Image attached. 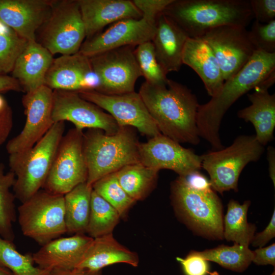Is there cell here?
<instances>
[{
  "label": "cell",
  "instance_id": "obj_46",
  "mask_svg": "<svg viewBox=\"0 0 275 275\" xmlns=\"http://www.w3.org/2000/svg\"><path fill=\"white\" fill-rule=\"evenodd\" d=\"M267 151V158L268 162L269 175L274 186H275V149L272 146H268Z\"/></svg>",
  "mask_w": 275,
  "mask_h": 275
},
{
  "label": "cell",
  "instance_id": "obj_33",
  "mask_svg": "<svg viewBox=\"0 0 275 275\" xmlns=\"http://www.w3.org/2000/svg\"><path fill=\"white\" fill-rule=\"evenodd\" d=\"M32 254H22L13 241L0 236V267L9 270L14 275H48L50 270L35 265Z\"/></svg>",
  "mask_w": 275,
  "mask_h": 275
},
{
  "label": "cell",
  "instance_id": "obj_11",
  "mask_svg": "<svg viewBox=\"0 0 275 275\" xmlns=\"http://www.w3.org/2000/svg\"><path fill=\"white\" fill-rule=\"evenodd\" d=\"M134 49L135 47L125 46L89 58L92 69L98 79L95 91L106 95L134 91L136 81L142 76Z\"/></svg>",
  "mask_w": 275,
  "mask_h": 275
},
{
  "label": "cell",
  "instance_id": "obj_39",
  "mask_svg": "<svg viewBox=\"0 0 275 275\" xmlns=\"http://www.w3.org/2000/svg\"><path fill=\"white\" fill-rule=\"evenodd\" d=\"M185 275H207L210 273L207 261L197 251H191L184 258L177 257Z\"/></svg>",
  "mask_w": 275,
  "mask_h": 275
},
{
  "label": "cell",
  "instance_id": "obj_26",
  "mask_svg": "<svg viewBox=\"0 0 275 275\" xmlns=\"http://www.w3.org/2000/svg\"><path fill=\"white\" fill-rule=\"evenodd\" d=\"M251 104L239 110L237 116L254 126L255 137L263 146L274 139L275 127V95L270 94L268 89L260 87L248 94Z\"/></svg>",
  "mask_w": 275,
  "mask_h": 275
},
{
  "label": "cell",
  "instance_id": "obj_9",
  "mask_svg": "<svg viewBox=\"0 0 275 275\" xmlns=\"http://www.w3.org/2000/svg\"><path fill=\"white\" fill-rule=\"evenodd\" d=\"M41 28V44L52 55L79 52L86 32L78 0L53 1L50 15Z\"/></svg>",
  "mask_w": 275,
  "mask_h": 275
},
{
  "label": "cell",
  "instance_id": "obj_34",
  "mask_svg": "<svg viewBox=\"0 0 275 275\" xmlns=\"http://www.w3.org/2000/svg\"><path fill=\"white\" fill-rule=\"evenodd\" d=\"M92 188L93 190L117 210L121 217H125L136 202L120 185L116 173L100 179L92 185Z\"/></svg>",
  "mask_w": 275,
  "mask_h": 275
},
{
  "label": "cell",
  "instance_id": "obj_25",
  "mask_svg": "<svg viewBox=\"0 0 275 275\" xmlns=\"http://www.w3.org/2000/svg\"><path fill=\"white\" fill-rule=\"evenodd\" d=\"M117 263L137 267L139 258L136 253L120 243L110 234L93 238L76 268L101 271L106 266Z\"/></svg>",
  "mask_w": 275,
  "mask_h": 275
},
{
  "label": "cell",
  "instance_id": "obj_14",
  "mask_svg": "<svg viewBox=\"0 0 275 275\" xmlns=\"http://www.w3.org/2000/svg\"><path fill=\"white\" fill-rule=\"evenodd\" d=\"M53 92L45 85L25 93L22 98L26 120L20 132L8 141L9 155L25 151L34 146L54 123L52 117Z\"/></svg>",
  "mask_w": 275,
  "mask_h": 275
},
{
  "label": "cell",
  "instance_id": "obj_3",
  "mask_svg": "<svg viewBox=\"0 0 275 275\" xmlns=\"http://www.w3.org/2000/svg\"><path fill=\"white\" fill-rule=\"evenodd\" d=\"M171 198L177 214L193 231L208 238H223L222 202L200 171L173 181Z\"/></svg>",
  "mask_w": 275,
  "mask_h": 275
},
{
  "label": "cell",
  "instance_id": "obj_38",
  "mask_svg": "<svg viewBox=\"0 0 275 275\" xmlns=\"http://www.w3.org/2000/svg\"><path fill=\"white\" fill-rule=\"evenodd\" d=\"M173 0H133L135 7L141 12L142 18L156 24L157 17Z\"/></svg>",
  "mask_w": 275,
  "mask_h": 275
},
{
  "label": "cell",
  "instance_id": "obj_28",
  "mask_svg": "<svg viewBox=\"0 0 275 275\" xmlns=\"http://www.w3.org/2000/svg\"><path fill=\"white\" fill-rule=\"evenodd\" d=\"M158 172L140 162L124 167L116 175L123 189L136 202L145 199L154 189Z\"/></svg>",
  "mask_w": 275,
  "mask_h": 275
},
{
  "label": "cell",
  "instance_id": "obj_4",
  "mask_svg": "<svg viewBox=\"0 0 275 275\" xmlns=\"http://www.w3.org/2000/svg\"><path fill=\"white\" fill-rule=\"evenodd\" d=\"M162 14L192 38L224 25L246 28L254 18L250 0H173Z\"/></svg>",
  "mask_w": 275,
  "mask_h": 275
},
{
  "label": "cell",
  "instance_id": "obj_1",
  "mask_svg": "<svg viewBox=\"0 0 275 275\" xmlns=\"http://www.w3.org/2000/svg\"><path fill=\"white\" fill-rule=\"evenodd\" d=\"M275 81V53L255 50L249 62L225 81L217 93L200 104L197 116L199 134L216 150L224 147L219 136L221 122L231 106L257 87L269 89Z\"/></svg>",
  "mask_w": 275,
  "mask_h": 275
},
{
  "label": "cell",
  "instance_id": "obj_27",
  "mask_svg": "<svg viewBox=\"0 0 275 275\" xmlns=\"http://www.w3.org/2000/svg\"><path fill=\"white\" fill-rule=\"evenodd\" d=\"M92 191V186L86 182L78 185L64 195L67 233H86Z\"/></svg>",
  "mask_w": 275,
  "mask_h": 275
},
{
  "label": "cell",
  "instance_id": "obj_8",
  "mask_svg": "<svg viewBox=\"0 0 275 275\" xmlns=\"http://www.w3.org/2000/svg\"><path fill=\"white\" fill-rule=\"evenodd\" d=\"M21 231L41 246L67 233L63 195L42 189L17 208Z\"/></svg>",
  "mask_w": 275,
  "mask_h": 275
},
{
  "label": "cell",
  "instance_id": "obj_31",
  "mask_svg": "<svg viewBox=\"0 0 275 275\" xmlns=\"http://www.w3.org/2000/svg\"><path fill=\"white\" fill-rule=\"evenodd\" d=\"M3 163L0 164V236L11 241L15 239L13 223L17 219L16 198L11 191L15 176L9 171L6 173Z\"/></svg>",
  "mask_w": 275,
  "mask_h": 275
},
{
  "label": "cell",
  "instance_id": "obj_5",
  "mask_svg": "<svg viewBox=\"0 0 275 275\" xmlns=\"http://www.w3.org/2000/svg\"><path fill=\"white\" fill-rule=\"evenodd\" d=\"M140 143L135 128L131 126H120L113 134L99 129H88L84 133L83 139L87 183L92 186L125 166L141 162Z\"/></svg>",
  "mask_w": 275,
  "mask_h": 275
},
{
  "label": "cell",
  "instance_id": "obj_30",
  "mask_svg": "<svg viewBox=\"0 0 275 275\" xmlns=\"http://www.w3.org/2000/svg\"><path fill=\"white\" fill-rule=\"evenodd\" d=\"M120 218L117 210L93 189L86 231L88 236L95 238L113 234Z\"/></svg>",
  "mask_w": 275,
  "mask_h": 275
},
{
  "label": "cell",
  "instance_id": "obj_18",
  "mask_svg": "<svg viewBox=\"0 0 275 275\" xmlns=\"http://www.w3.org/2000/svg\"><path fill=\"white\" fill-rule=\"evenodd\" d=\"M45 85L52 90H95L98 79L89 58L78 52L53 59L46 75Z\"/></svg>",
  "mask_w": 275,
  "mask_h": 275
},
{
  "label": "cell",
  "instance_id": "obj_16",
  "mask_svg": "<svg viewBox=\"0 0 275 275\" xmlns=\"http://www.w3.org/2000/svg\"><path fill=\"white\" fill-rule=\"evenodd\" d=\"M139 153L144 165L158 171L172 170L179 176H188L202 168L201 155L161 133L140 143Z\"/></svg>",
  "mask_w": 275,
  "mask_h": 275
},
{
  "label": "cell",
  "instance_id": "obj_29",
  "mask_svg": "<svg viewBox=\"0 0 275 275\" xmlns=\"http://www.w3.org/2000/svg\"><path fill=\"white\" fill-rule=\"evenodd\" d=\"M250 201L242 204L231 200L223 221V238L234 243L249 246L255 235L256 227L247 221V213Z\"/></svg>",
  "mask_w": 275,
  "mask_h": 275
},
{
  "label": "cell",
  "instance_id": "obj_7",
  "mask_svg": "<svg viewBox=\"0 0 275 275\" xmlns=\"http://www.w3.org/2000/svg\"><path fill=\"white\" fill-rule=\"evenodd\" d=\"M264 151L255 135H240L230 146L202 155V168L208 173L214 191L221 194L230 190L237 191L243 168L258 161Z\"/></svg>",
  "mask_w": 275,
  "mask_h": 275
},
{
  "label": "cell",
  "instance_id": "obj_48",
  "mask_svg": "<svg viewBox=\"0 0 275 275\" xmlns=\"http://www.w3.org/2000/svg\"><path fill=\"white\" fill-rule=\"evenodd\" d=\"M270 275H275L274 271Z\"/></svg>",
  "mask_w": 275,
  "mask_h": 275
},
{
  "label": "cell",
  "instance_id": "obj_2",
  "mask_svg": "<svg viewBox=\"0 0 275 275\" xmlns=\"http://www.w3.org/2000/svg\"><path fill=\"white\" fill-rule=\"evenodd\" d=\"M139 93L162 134L179 143H200L197 125L200 104L189 89L168 79L162 84L144 81Z\"/></svg>",
  "mask_w": 275,
  "mask_h": 275
},
{
  "label": "cell",
  "instance_id": "obj_15",
  "mask_svg": "<svg viewBox=\"0 0 275 275\" xmlns=\"http://www.w3.org/2000/svg\"><path fill=\"white\" fill-rule=\"evenodd\" d=\"M52 117L54 123L69 121L75 128L99 129L108 134L116 133L120 126L107 113L81 98L78 92L53 90Z\"/></svg>",
  "mask_w": 275,
  "mask_h": 275
},
{
  "label": "cell",
  "instance_id": "obj_19",
  "mask_svg": "<svg viewBox=\"0 0 275 275\" xmlns=\"http://www.w3.org/2000/svg\"><path fill=\"white\" fill-rule=\"evenodd\" d=\"M53 1L0 0V20L28 41L48 18Z\"/></svg>",
  "mask_w": 275,
  "mask_h": 275
},
{
  "label": "cell",
  "instance_id": "obj_22",
  "mask_svg": "<svg viewBox=\"0 0 275 275\" xmlns=\"http://www.w3.org/2000/svg\"><path fill=\"white\" fill-rule=\"evenodd\" d=\"M188 38L186 33L171 18L162 13L157 17L151 42L157 62L167 75L180 70Z\"/></svg>",
  "mask_w": 275,
  "mask_h": 275
},
{
  "label": "cell",
  "instance_id": "obj_21",
  "mask_svg": "<svg viewBox=\"0 0 275 275\" xmlns=\"http://www.w3.org/2000/svg\"><path fill=\"white\" fill-rule=\"evenodd\" d=\"M86 38L101 32L107 25L129 19H141V12L130 0H78Z\"/></svg>",
  "mask_w": 275,
  "mask_h": 275
},
{
  "label": "cell",
  "instance_id": "obj_47",
  "mask_svg": "<svg viewBox=\"0 0 275 275\" xmlns=\"http://www.w3.org/2000/svg\"><path fill=\"white\" fill-rule=\"evenodd\" d=\"M0 275H14L9 270L0 267Z\"/></svg>",
  "mask_w": 275,
  "mask_h": 275
},
{
  "label": "cell",
  "instance_id": "obj_12",
  "mask_svg": "<svg viewBox=\"0 0 275 275\" xmlns=\"http://www.w3.org/2000/svg\"><path fill=\"white\" fill-rule=\"evenodd\" d=\"M77 92L106 111L119 126L132 127L150 138L161 133L139 93L106 95L94 90Z\"/></svg>",
  "mask_w": 275,
  "mask_h": 275
},
{
  "label": "cell",
  "instance_id": "obj_40",
  "mask_svg": "<svg viewBox=\"0 0 275 275\" xmlns=\"http://www.w3.org/2000/svg\"><path fill=\"white\" fill-rule=\"evenodd\" d=\"M254 18L263 24L275 20V0H250Z\"/></svg>",
  "mask_w": 275,
  "mask_h": 275
},
{
  "label": "cell",
  "instance_id": "obj_43",
  "mask_svg": "<svg viewBox=\"0 0 275 275\" xmlns=\"http://www.w3.org/2000/svg\"><path fill=\"white\" fill-rule=\"evenodd\" d=\"M275 236V210L265 229L254 235L251 244L254 246L262 248Z\"/></svg>",
  "mask_w": 275,
  "mask_h": 275
},
{
  "label": "cell",
  "instance_id": "obj_6",
  "mask_svg": "<svg viewBox=\"0 0 275 275\" xmlns=\"http://www.w3.org/2000/svg\"><path fill=\"white\" fill-rule=\"evenodd\" d=\"M64 130V122L54 123L31 148L9 155L10 171L15 176L12 190L21 203L43 189Z\"/></svg>",
  "mask_w": 275,
  "mask_h": 275
},
{
  "label": "cell",
  "instance_id": "obj_17",
  "mask_svg": "<svg viewBox=\"0 0 275 275\" xmlns=\"http://www.w3.org/2000/svg\"><path fill=\"white\" fill-rule=\"evenodd\" d=\"M156 30V24L143 18H129L118 21L104 31L86 39L79 52L90 58L108 50L125 46L136 47L151 41Z\"/></svg>",
  "mask_w": 275,
  "mask_h": 275
},
{
  "label": "cell",
  "instance_id": "obj_24",
  "mask_svg": "<svg viewBox=\"0 0 275 275\" xmlns=\"http://www.w3.org/2000/svg\"><path fill=\"white\" fill-rule=\"evenodd\" d=\"M182 62L197 73L210 96L212 97L217 93L225 81L216 57L203 40L188 38Z\"/></svg>",
  "mask_w": 275,
  "mask_h": 275
},
{
  "label": "cell",
  "instance_id": "obj_44",
  "mask_svg": "<svg viewBox=\"0 0 275 275\" xmlns=\"http://www.w3.org/2000/svg\"><path fill=\"white\" fill-rule=\"evenodd\" d=\"M48 275H103L101 271H93L86 269L75 268L70 269H53Z\"/></svg>",
  "mask_w": 275,
  "mask_h": 275
},
{
  "label": "cell",
  "instance_id": "obj_32",
  "mask_svg": "<svg viewBox=\"0 0 275 275\" xmlns=\"http://www.w3.org/2000/svg\"><path fill=\"white\" fill-rule=\"evenodd\" d=\"M199 253L207 261L217 263L223 267L237 272L245 270L253 258V252L249 246L236 243L233 246L221 245Z\"/></svg>",
  "mask_w": 275,
  "mask_h": 275
},
{
  "label": "cell",
  "instance_id": "obj_13",
  "mask_svg": "<svg viewBox=\"0 0 275 275\" xmlns=\"http://www.w3.org/2000/svg\"><path fill=\"white\" fill-rule=\"evenodd\" d=\"M216 57L224 81L236 74L249 62L255 49L246 28L224 25L214 28L201 37Z\"/></svg>",
  "mask_w": 275,
  "mask_h": 275
},
{
  "label": "cell",
  "instance_id": "obj_42",
  "mask_svg": "<svg viewBox=\"0 0 275 275\" xmlns=\"http://www.w3.org/2000/svg\"><path fill=\"white\" fill-rule=\"evenodd\" d=\"M253 252L252 262L257 265H275V244L265 248H259Z\"/></svg>",
  "mask_w": 275,
  "mask_h": 275
},
{
  "label": "cell",
  "instance_id": "obj_45",
  "mask_svg": "<svg viewBox=\"0 0 275 275\" xmlns=\"http://www.w3.org/2000/svg\"><path fill=\"white\" fill-rule=\"evenodd\" d=\"M23 91L19 82L12 76L0 75V92Z\"/></svg>",
  "mask_w": 275,
  "mask_h": 275
},
{
  "label": "cell",
  "instance_id": "obj_10",
  "mask_svg": "<svg viewBox=\"0 0 275 275\" xmlns=\"http://www.w3.org/2000/svg\"><path fill=\"white\" fill-rule=\"evenodd\" d=\"M82 130L70 129L62 138L43 189L64 195L87 182L88 169L83 148Z\"/></svg>",
  "mask_w": 275,
  "mask_h": 275
},
{
  "label": "cell",
  "instance_id": "obj_41",
  "mask_svg": "<svg viewBox=\"0 0 275 275\" xmlns=\"http://www.w3.org/2000/svg\"><path fill=\"white\" fill-rule=\"evenodd\" d=\"M13 126V116L11 107L0 95V146L9 136Z\"/></svg>",
  "mask_w": 275,
  "mask_h": 275
},
{
  "label": "cell",
  "instance_id": "obj_37",
  "mask_svg": "<svg viewBox=\"0 0 275 275\" xmlns=\"http://www.w3.org/2000/svg\"><path fill=\"white\" fill-rule=\"evenodd\" d=\"M248 33L255 50L275 53V20L266 24L255 20Z\"/></svg>",
  "mask_w": 275,
  "mask_h": 275
},
{
  "label": "cell",
  "instance_id": "obj_36",
  "mask_svg": "<svg viewBox=\"0 0 275 275\" xmlns=\"http://www.w3.org/2000/svg\"><path fill=\"white\" fill-rule=\"evenodd\" d=\"M134 53L145 81L151 84H162L167 82L168 78L157 62L151 41L138 45L135 47Z\"/></svg>",
  "mask_w": 275,
  "mask_h": 275
},
{
  "label": "cell",
  "instance_id": "obj_35",
  "mask_svg": "<svg viewBox=\"0 0 275 275\" xmlns=\"http://www.w3.org/2000/svg\"><path fill=\"white\" fill-rule=\"evenodd\" d=\"M28 42L0 20V75L12 72Z\"/></svg>",
  "mask_w": 275,
  "mask_h": 275
},
{
  "label": "cell",
  "instance_id": "obj_20",
  "mask_svg": "<svg viewBox=\"0 0 275 275\" xmlns=\"http://www.w3.org/2000/svg\"><path fill=\"white\" fill-rule=\"evenodd\" d=\"M93 238L85 234L59 237L41 246L32 254L34 262L41 269H70L77 267Z\"/></svg>",
  "mask_w": 275,
  "mask_h": 275
},
{
  "label": "cell",
  "instance_id": "obj_23",
  "mask_svg": "<svg viewBox=\"0 0 275 275\" xmlns=\"http://www.w3.org/2000/svg\"><path fill=\"white\" fill-rule=\"evenodd\" d=\"M53 60V55L37 41H30L17 59L12 77L23 91L32 92L45 85L47 72Z\"/></svg>",
  "mask_w": 275,
  "mask_h": 275
}]
</instances>
